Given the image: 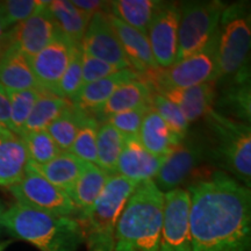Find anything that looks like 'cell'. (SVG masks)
Here are the masks:
<instances>
[{"mask_svg":"<svg viewBox=\"0 0 251 251\" xmlns=\"http://www.w3.org/2000/svg\"><path fill=\"white\" fill-rule=\"evenodd\" d=\"M12 243V241H4V242H0V251H4L6 248H7L9 244Z\"/></svg>","mask_w":251,"mask_h":251,"instance_id":"ee69618b","label":"cell"},{"mask_svg":"<svg viewBox=\"0 0 251 251\" xmlns=\"http://www.w3.org/2000/svg\"><path fill=\"white\" fill-rule=\"evenodd\" d=\"M17 202L49 214L78 219L77 207L70 197L28 164L23 179L8 187Z\"/></svg>","mask_w":251,"mask_h":251,"instance_id":"9c48e42d","label":"cell"},{"mask_svg":"<svg viewBox=\"0 0 251 251\" xmlns=\"http://www.w3.org/2000/svg\"><path fill=\"white\" fill-rule=\"evenodd\" d=\"M190 206L187 190L178 187L164 193L158 251H191Z\"/></svg>","mask_w":251,"mask_h":251,"instance_id":"30bf717a","label":"cell"},{"mask_svg":"<svg viewBox=\"0 0 251 251\" xmlns=\"http://www.w3.org/2000/svg\"><path fill=\"white\" fill-rule=\"evenodd\" d=\"M29 164V163H28ZM41 176L46 178L56 187L61 188L70 197L77 179L83 171L85 162L72 155L69 151H63L54 159L42 165H31Z\"/></svg>","mask_w":251,"mask_h":251,"instance_id":"484cf974","label":"cell"},{"mask_svg":"<svg viewBox=\"0 0 251 251\" xmlns=\"http://www.w3.org/2000/svg\"><path fill=\"white\" fill-rule=\"evenodd\" d=\"M99 122L93 115H86L81 122L76 139L70 151L85 163L97 165V136H98Z\"/></svg>","mask_w":251,"mask_h":251,"instance_id":"836d02e7","label":"cell"},{"mask_svg":"<svg viewBox=\"0 0 251 251\" xmlns=\"http://www.w3.org/2000/svg\"><path fill=\"white\" fill-rule=\"evenodd\" d=\"M48 4L49 1H41V0L0 1V21L6 29H11L15 25L30 18Z\"/></svg>","mask_w":251,"mask_h":251,"instance_id":"d590c367","label":"cell"},{"mask_svg":"<svg viewBox=\"0 0 251 251\" xmlns=\"http://www.w3.org/2000/svg\"><path fill=\"white\" fill-rule=\"evenodd\" d=\"M107 18L133 70L139 75L157 70L159 67L153 58L147 35L128 26L127 24L119 20L109 12L107 13Z\"/></svg>","mask_w":251,"mask_h":251,"instance_id":"e0dca14e","label":"cell"},{"mask_svg":"<svg viewBox=\"0 0 251 251\" xmlns=\"http://www.w3.org/2000/svg\"><path fill=\"white\" fill-rule=\"evenodd\" d=\"M71 106L72 102L70 100L61 98L49 91L42 90L39 99L36 100L35 105L31 109L21 135L29 131L47 130V128Z\"/></svg>","mask_w":251,"mask_h":251,"instance_id":"83f0119b","label":"cell"},{"mask_svg":"<svg viewBox=\"0 0 251 251\" xmlns=\"http://www.w3.org/2000/svg\"><path fill=\"white\" fill-rule=\"evenodd\" d=\"M0 86L7 92L39 87L29 57L12 47H8L0 57Z\"/></svg>","mask_w":251,"mask_h":251,"instance_id":"603a6c76","label":"cell"},{"mask_svg":"<svg viewBox=\"0 0 251 251\" xmlns=\"http://www.w3.org/2000/svg\"><path fill=\"white\" fill-rule=\"evenodd\" d=\"M86 115L89 114L79 111L72 105L47 128V131L61 151H70L81 122Z\"/></svg>","mask_w":251,"mask_h":251,"instance_id":"4dcf8cb0","label":"cell"},{"mask_svg":"<svg viewBox=\"0 0 251 251\" xmlns=\"http://www.w3.org/2000/svg\"><path fill=\"white\" fill-rule=\"evenodd\" d=\"M72 4L84 13L93 17L98 12H108L109 1H100V0H74Z\"/></svg>","mask_w":251,"mask_h":251,"instance_id":"ab89813d","label":"cell"},{"mask_svg":"<svg viewBox=\"0 0 251 251\" xmlns=\"http://www.w3.org/2000/svg\"><path fill=\"white\" fill-rule=\"evenodd\" d=\"M215 139L219 164L247 187L251 180V128L213 108L206 115Z\"/></svg>","mask_w":251,"mask_h":251,"instance_id":"8992f818","label":"cell"},{"mask_svg":"<svg viewBox=\"0 0 251 251\" xmlns=\"http://www.w3.org/2000/svg\"><path fill=\"white\" fill-rule=\"evenodd\" d=\"M137 136L144 148L158 157H166L181 143L152 107L144 115Z\"/></svg>","mask_w":251,"mask_h":251,"instance_id":"7402d4cb","label":"cell"},{"mask_svg":"<svg viewBox=\"0 0 251 251\" xmlns=\"http://www.w3.org/2000/svg\"><path fill=\"white\" fill-rule=\"evenodd\" d=\"M164 1L157 0H114L109 1V13L147 35Z\"/></svg>","mask_w":251,"mask_h":251,"instance_id":"4316f807","label":"cell"},{"mask_svg":"<svg viewBox=\"0 0 251 251\" xmlns=\"http://www.w3.org/2000/svg\"><path fill=\"white\" fill-rule=\"evenodd\" d=\"M125 136L107 122H102L97 136V165L108 175L117 174Z\"/></svg>","mask_w":251,"mask_h":251,"instance_id":"f546056e","label":"cell"},{"mask_svg":"<svg viewBox=\"0 0 251 251\" xmlns=\"http://www.w3.org/2000/svg\"><path fill=\"white\" fill-rule=\"evenodd\" d=\"M136 186L122 176L113 175L108 178L91 211L77 220L83 228L87 251H113L119 216Z\"/></svg>","mask_w":251,"mask_h":251,"instance_id":"5b68a950","label":"cell"},{"mask_svg":"<svg viewBox=\"0 0 251 251\" xmlns=\"http://www.w3.org/2000/svg\"><path fill=\"white\" fill-rule=\"evenodd\" d=\"M41 92H42V89L40 87L7 92L9 105H11V131L17 134L18 136H20L23 133L25 125Z\"/></svg>","mask_w":251,"mask_h":251,"instance_id":"d6a6232c","label":"cell"},{"mask_svg":"<svg viewBox=\"0 0 251 251\" xmlns=\"http://www.w3.org/2000/svg\"><path fill=\"white\" fill-rule=\"evenodd\" d=\"M191 251H249L250 188L225 172H209L188 186Z\"/></svg>","mask_w":251,"mask_h":251,"instance_id":"6da1fadb","label":"cell"},{"mask_svg":"<svg viewBox=\"0 0 251 251\" xmlns=\"http://www.w3.org/2000/svg\"><path fill=\"white\" fill-rule=\"evenodd\" d=\"M107 13L108 12H98L91 18L89 27L81 41V49L93 57L107 62L120 70L134 71L109 24Z\"/></svg>","mask_w":251,"mask_h":251,"instance_id":"7c38bea8","label":"cell"},{"mask_svg":"<svg viewBox=\"0 0 251 251\" xmlns=\"http://www.w3.org/2000/svg\"><path fill=\"white\" fill-rule=\"evenodd\" d=\"M72 47L58 34L45 49L29 57L31 70L40 89L54 93L70 62Z\"/></svg>","mask_w":251,"mask_h":251,"instance_id":"9a60e30c","label":"cell"},{"mask_svg":"<svg viewBox=\"0 0 251 251\" xmlns=\"http://www.w3.org/2000/svg\"><path fill=\"white\" fill-rule=\"evenodd\" d=\"M20 137L26 148L28 163L31 165L46 164L63 152L47 130L24 133Z\"/></svg>","mask_w":251,"mask_h":251,"instance_id":"1f68e13d","label":"cell"},{"mask_svg":"<svg viewBox=\"0 0 251 251\" xmlns=\"http://www.w3.org/2000/svg\"><path fill=\"white\" fill-rule=\"evenodd\" d=\"M216 85V81H207L188 89L168 90L159 94L176 103L190 124L212 111L218 92Z\"/></svg>","mask_w":251,"mask_h":251,"instance_id":"ac0fdd59","label":"cell"},{"mask_svg":"<svg viewBox=\"0 0 251 251\" xmlns=\"http://www.w3.org/2000/svg\"><path fill=\"white\" fill-rule=\"evenodd\" d=\"M4 213H5V207L2 205V202L0 201V234H1V231L4 230V227H2V216H4Z\"/></svg>","mask_w":251,"mask_h":251,"instance_id":"7bdbcfd3","label":"cell"},{"mask_svg":"<svg viewBox=\"0 0 251 251\" xmlns=\"http://www.w3.org/2000/svg\"><path fill=\"white\" fill-rule=\"evenodd\" d=\"M81 69H83V85L103 79L121 71L114 65L93 57L85 51H83V56H81Z\"/></svg>","mask_w":251,"mask_h":251,"instance_id":"f35d334b","label":"cell"},{"mask_svg":"<svg viewBox=\"0 0 251 251\" xmlns=\"http://www.w3.org/2000/svg\"><path fill=\"white\" fill-rule=\"evenodd\" d=\"M203 158V150L194 143H180L165 157L155 177L156 186L163 192H170L185 183L198 170Z\"/></svg>","mask_w":251,"mask_h":251,"instance_id":"5bb4252c","label":"cell"},{"mask_svg":"<svg viewBox=\"0 0 251 251\" xmlns=\"http://www.w3.org/2000/svg\"><path fill=\"white\" fill-rule=\"evenodd\" d=\"M109 177L111 175L101 170L98 165L85 163L74 191L70 194V199L79 213L77 220L83 219L91 211Z\"/></svg>","mask_w":251,"mask_h":251,"instance_id":"d4e9b609","label":"cell"},{"mask_svg":"<svg viewBox=\"0 0 251 251\" xmlns=\"http://www.w3.org/2000/svg\"><path fill=\"white\" fill-rule=\"evenodd\" d=\"M226 6L221 0L181 2L176 62L190 57L207 45L218 30Z\"/></svg>","mask_w":251,"mask_h":251,"instance_id":"ba28073f","label":"cell"},{"mask_svg":"<svg viewBox=\"0 0 251 251\" xmlns=\"http://www.w3.org/2000/svg\"><path fill=\"white\" fill-rule=\"evenodd\" d=\"M178 25L179 5L163 2L147 33L153 58L161 69L170 68L177 59Z\"/></svg>","mask_w":251,"mask_h":251,"instance_id":"8fae6325","label":"cell"},{"mask_svg":"<svg viewBox=\"0 0 251 251\" xmlns=\"http://www.w3.org/2000/svg\"><path fill=\"white\" fill-rule=\"evenodd\" d=\"M8 47V29H6V28L2 26L1 21H0V57L4 55V52L7 50Z\"/></svg>","mask_w":251,"mask_h":251,"instance_id":"b9f144b4","label":"cell"},{"mask_svg":"<svg viewBox=\"0 0 251 251\" xmlns=\"http://www.w3.org/2000/svg\"><path fill=\"white\" fill-rule=\"evenodd\" d=\"M48 5L8 29L9 47L21 51L27 57H33L58 35Z\"/></svg>","mask_w":251,"mask_h":251,"instance_id":"4fadbf2b","label":"cell"},{"mask_svg":"<svg viewBox=\"0 0 251 251\" xmlns=\"http://www.w3.org/2000/svg\"><path fill=\"white\" fill-rule=\"evenodd\" d=\"M28 155L20 136L0 127V186L11 187L23 179Z\"/></svg>","mask_w":251,"mask_h":251,"instance_id":"d6986e66","label":"cell"},{"mask_svg":"<svg viewBox=\"0 0 251 251\" xmlns=\"http://www.w3.org/2000/svg\"><path fill=\"white\" fill-rule=\"evenodd\" d=\"M151 107L158 113L159 117L171 128L181 142L185 140L188 133V121L178 108V106L162 94L153 92L151 97Z\"/></svg>","mask_w":251,"mask_h":251,"instance_id":"8d00e7d4","label":"cell"},{"mask_svg":"<svg viewBox=\"0 0 251 251\" xmlns=\"http://www.w3.org/2000/svg\"><path fill=\"white\" fill-rule=\"evenodd\" d=\"M48 9L59 35L72 46L81 45L92 17L78 9L68 0L50 1Z\"/></svg>","mask_w":251,"mask_h":251,"instance_id":"cb8c5ba5","label":"cell"},{"mask_svg":"<svg viewBox=\"0 0 251 251\" xmlns=\"http://www.w3.org/2000/svg\"><path fill=\"white\" fill-rule=\"evenodd\" d=\"M164 193L153 180L136 186L119 216L113 251H158Z\"/></svg>","mask_w":251,"mask_h":251,"instance_id":"7a4b0ae2","label":"cell"},{"mask_svg":"<svg viewBox=\"0 0 251 251\" xmlns=\"http://www.w3.org/2000/svg\"><path fill=\"white\" fill-rule=\"evenodd\" d=\"M81 56H83L81 45L72 47L70 62H69L67 70L63 74L61 80L58 81L57 86L54 90V94L56 96L72 101V99L79 92L83 86Z\"/></svg>","mask_w":251,"mask_h":251,"instance_id":"e575fe53","label":"cell"},{"mask_svg":"<svg viewBox=\"0 0 251 251\" xmlns=\"http://www.w3.org/2000/svg\"><path fill=\"white\" fill-rule=\"evenodd\" d=\"M219 106L233 115L234 120L250 125L251 115V90L250 78L237 79L225 83L221 97L219 98Z\"/></svg>","mask_w":251,"mask_h":251,"instance_id":"f1b7e54d","label":"cell"},{"mask_svg":"<svg viewBox=\"0 0 251 251\" xmlns=\"http://www.w3.org/2000/svg\"><path fill=\"white\" fill-rule=\"evenodd\" d=\"M251 21L246 1L226 6L218 28L216 84L250 78Z\"/></svg>","mask_w":251,"mask_h":251,"instance_id":"277c9868","label":"cell"},{"mask_svg":"<svg viewBox=\"0 0 251 251\" xmlns=\"http://www.w3.org/2000/svg\"><path fill=\"white\" fill-rule=\"evenodd\" d=\"M0 127L11 130V105L5 89L0 86Z\"/></svg>","mask_w":251,"mask_h":251,"instance_id":"60d3db41","label":"cell"},{"mask_svg":"<svg viewBox=\"0 0 251 251\" xmlns=\"http://www.w3.org/2000/svg\"><path fill=\"white\" fill-rule=\"evenodd\" d=\"M153 91L148 83L137 78L122 84L93 114L97 121L105 122L109 117L118 113L151 103Z\"/></svg>","mask_w":251,"mask_h":251,"instance_id":"ffe728a7","label":"cell"},{"mask_svg":"<svg viewBox=\"0 0 251 251\" xmlns=\"http://www.w3.org/2000/svg\"><path fill=\"white\" fill-rule=\"evenodd\" d=\"M164 159L165 157L150 153L140 142L137 135L127 136L125 137L115 175L122 176L137 185L153 180Z\"/></svg>","mask_w":251,"mask_h":251,"instance_id":"2e32d148","label":"cell"},{"mask_svg":"<svg viewBox=\"0 0 251 251\" xmlns=\"http://www.w3.org/2000/svg\"><path fill=\"white\" fill-rule=\"evenodd\" d=\"M2 227L12 237L29 242L40 251H77L85 241L76 219L52 215L19 202L5 209Z\"/></svg>","mask_w":251,"mask_h":251,"instance_id":"3957f363","label":"cell"},{"mask_svg":"<svg viewBox=\"0 0 251 251\" xmlns=\"http://www.w3.org/2000/svg\"><path fill=\"white\" fill-rule=\"evenodd\" d=\"M150 108H151V103L140 106V107L133 109H128V111L112 115L105 122H107L112 127L120 131L125 137L135 136V135H139L144 115L147 114V112Z\"/></svg>","mask_w":251,"mask_h":251,"instance_id":"74e56055","label":"cell"},{"mask_svg":"<svg viewBox=\"0 0 251 251\" xmlns=\"http://www.w3.org/2000/svg\"><path fill=\"white\" fill-rule=\"evenodd\" d=\"M137 78H140V75L137 72L121 70L118 74L103 78V79L84 84L71 102L79 111L93 115L103 103L107 101V99L119 86L129 80L137 79Z\"/></svg>","mask_w":251,"mask_h":251,"instance_id":"44dd1931","label":"cell"},{"mask_svg":"<svg viewBox=\"0 0 251 251\" xmlns=\"http://www.w3.org/2000/svg\"><path fill=\"white\" fill-rule=\"evenodd\" d=\"M216 51L218 30L200 51L183 61L176 62L170 68H158L157 70L140 75V77L156 93L175 89H188L207 81H215L218 70Z\"/></svg>","mask_w":251,"mask_h":251,"instance_id":"52a82bcc","label":"cell"}]
</instances>
